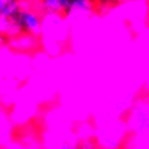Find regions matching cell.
Listing matches in <instances>:
<instances>
[{
    "instance_id": "9c48e42d",
    "label": "cell",
    "mask_w": 149,
    "mask_h": 149,
    "mask_svg": "<svg viewBox=\"0 0 149 149\" xmlns=\"http://www.w3.org/2000/svg\"><path fill=\"white\" fill-rule=\"evenodd\" d=\"M118 3H123V1H125V0H116Z\"/></svg>"
},
{
    "instance_id": "6da1fadb",
    "label": "cell",
    "mask_w": 149,
    "mask_h": 149,
    "mask_svg": "<svg viewBox=\"0 0 149 149\" xmlns=\"http://www.w3.org/2000/svg\"><path fill=\"white\" fill-rule=\"evenodd\" d=\"M19 19L23 25L25 32L32 34L34 37H40L42 32V19L34 10H27V11H21Z\"/></svg>"
},
{
    "instance_id": "277c9868",
    "label": "cell",
    "mask_w": 149,
    "mask_h": 149,
    "mask_svg": "<svg viewBox=\"0 0 149 149\" xmlns=\"http://www.w3.org/2000/svg\"><path fill=\"white\" fill-rule=\"evenodd\" d=\"M44 11L48 14H68L71 10V0H42Z\"/></svg>"
},
{
    "instance_id": "ba28073f",
    "label": "cell",
    "mask_w": 149,
    "mask_h": 149,
    "mask_svg": "<svg viewBox=\"0 0 149 149\" xmlns=\"http://www.w3.org/2000/svg\"><path fill=\"white\" fill-rule=\"evenodd\" d=\"M89 149H103L101 146H99V145H96V146H93V148H89Z\"/></svg>"
},
{
    "instance_id": "5b68a950",
    "label": "cell",
    "mask_w": 149,
    "mask_h": 149,
    "mask_svg": "<svg viewBox=\"0 0 149 149\" xmlns=\"http://www.w3.org/2000/svg\"><path fill=\"white\" fill-rule=\"evenodd\" d=\"M21 14L19 0H0V17L17 18Z\"/></svg>"
},
{
    "instance_id": "3957f363",
    "label": "cell",
    "mask_w": 149,
    "mask_h": 149,
    "mask_svg": "<svg viewBox=\"0 0 149 149\" xmlns=\"http://www.w3.org/2000/svg\"><path fill=\"white\" fill-rule=\"evenodd\" d=\"M7 44L11 49L15 51H21V52H27V51L36 49L38 47V41H37V37L29 34V33H22L21 36L15 37V38H11V40H7Z\"/></svg>"
},
{
    "instance_id": "8992f818",
    "label": "cell",
    "mask_w": 149,
    "mask_h": 149,
    "mask_svg": "<svg viewBox=\"0 0 149 149\" xmlns=\"http://www.w3.org/2000/svg\"><path fill=\"white\" fill-rule=\"evenodd\" d=\"M93 11V1L92 0H71V15L77 17H85Z\"/></svg>"
},
{
    "instance_id": "7a4b0ae2",
    "label": "cell",
    "mask_w": 149,
    "mask_h": 149,
    "mask_svg": "<svg viewBox=\"0 0 149 149\" xmlns=\"http://www.w3.org/2000/svg\"><path fill=\"white\" fill-rule=\"evenodd\" d=\"M25 32L23 25L19 19V15L17 18H6V17H0V33L7 38H15V37L21 36Z\"/></svg>"
},
{
    "instance_id": "52a82bcc",
    "label": "cell",
    "mask_w": 149,
    "mask_h": 149,
    "mask_svg": "<svg viewBox=\"0 0 149 149\" xmlns=\"http://www.w3.org/2000/svg\"><path fill=\"white\" fill-rule=\"evenodd\" d=\"M47 149H79V141L75 137H66L60 141L48 142Z\"/></svg>"
}]
</instances>
